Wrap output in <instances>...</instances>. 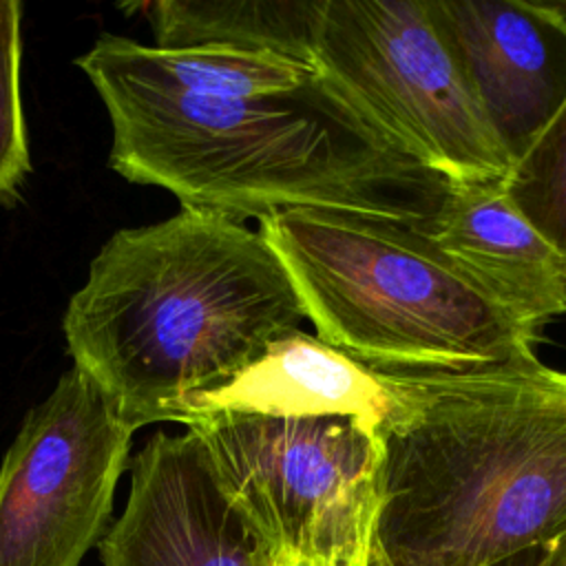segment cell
<instances>
[{"label": "cell", "instance_id": "52a82bcc", "mask_svg": "<svg viewBox=\"0 0 566 566\" xmlns=\"http://www.w3.org/2000/svg\"><path fill=\"white\" fill-rule=\"evenodd\" d=\"M135 431L71 365L0 462V566H80L113 524Z\"/></svg>", "mask_w": 566, "mask_h": 566}, {"label": "cell", "instance_id": "9c48e42d", "mask_svg": "<svg viewBox=\"0 0 566 566\" xmlns=\"http://www.w3.org/2000/svg\"><path fill=\"white\" fill-rule=\"evenodd\" d=\"M515 161L566 99L564 0H429Z\"/></svg>", "mask_w": 566, "mask_h": 566}, {"label": "cell", "instance_id": "8fae6325", "mask_svg": "<svg viewBox=\"0 0 566 566\" xmlns=\"http://www.w3.org/2000/svg\"><path fill=\"white\" fill-rule=\"evenodd\" d=\"M394 407V394L380 371L298 327L274 340L226 385L197 398L181 424L214 411L272 418L347 416L378 436Z\"/></svg>", "mask_w": 566, "mask_h": 566}, {"label": "cell", "instance_id": "5bb4252c", "mask_svg": "<svg viewBox=\"0 0 566 566\" xmlns=\"http://www.w3.org/2000/svg\"><path fill=\"white\" fill-rule=\"evenodd\" d=\"M22 4L0 2V199L13 197L31 170L22 113Z\"/></svg>", "mask_w": 566, "mask_h": 566}, {"label": "cell", "instance_id": "5b68a950", "mask_svg": "<svg viewBox=\"0 0 566 566\" xmlns=\"http://www.w3.org/2000/svg\"><path fill=\"white\" fill-rule=\"evenodd\" d=\"M312 64L396 150L447 184L509 175L511 155L429 0H323Z\"/></svg>", "mask_w": 566, "mask_h": 566}, {"label": "cell", "instance_id": "3957f363", "mask_svg": "<svg viewBox=\"0 0 566 566\" xmlns=\"http://www.w3.org/2000/svg\"><path fill=\"white\" fill-rule=\"evenodd\" d=\"M298 294L259 230L214 212L117 230L71 296L62 332L135 427L181 422L203 394L301 327Z\"/></svg>", "mask_w": 566, "mask_h": 566}, {"label": "cell", "instance_id": "7c38bea8", "mask_svg": "<svg viewBox=\"0 0 566 566\" xmlns=\"http://www.w3.org/2000/svg\"><path fill=\"white\" fill-rule=\"evenodd\" d=\"M321 4L323 0H155L124 11L146 18L159 49H228L312 64Z\"/></svg>", "mask_w": 566, "mask_h": 566}, {"label": "cell", "instance_id": "30bf717a", "mask_svg": "<svg viewBox=\"0 0 566 566\" xmlns=\"http://www.w3.org/2000/svg\"><path fill=\"white\" fill-rule=\"evenodd\" d=\"M424 232L528 332L566 314V259L511 203L502 181L449 184Z\"/></svg>", "mask_w": 566, "mask_h": 566}, {"label": "cell", "instance_id": "e0dca14e", "mask_svg": "<svg viewBox=\"0 0 566 566\" xmlns=\"http://www.w3.org/2000/svg\"><path fill=\"white\" fill-rule=\"evenodd\" d=\"M272 566H310V564L301 559H272Z\"/></svg>", "mask_w": 566, "mask_h": 566}, {"label": "cell", "instance_id": "277c9868", "mask_svg": "<svg viewBox=\"0 0 566 566\" xmlns=\"http://www.w3.org/2000/svg\"><path fill=\"white\" fill-rule=\"evenodd\" d=\"M259 234L316 336L376 371L533 358L537 334L413 226L340 210H281Z\"/></svg>", "mask_w": 566, "mask_h": 566}, {"label": "cell", "instance_id": "7a4b0ae2", "mask_svg": "<svg viewBox=\"0 0 566 566\" xmlns=\"http://www.w3.org/2000/svg\"><path fill=\"white\" fill-rule=\"evenodd\" d=\"M367 566H493L566 533V371L537 356L380 371Z\"/></svg>", "mask_w": 566, "mask_h": 566}, {"label": "cell", "instance_id": "ac0fdd59", "mask_svg": "<svg viewBox=\"0 0 566 566\" xmlns=\"http://www.w3.org/2000/svg\"><path fill=\"white\" fill-rule=\"evenodd\" d=\"M0 2H2V0H0Z\"/></svg>", "mask_w": 566, "mask_h": 566}, {"label": "cell", "instance_id": "4fadbf2b", "mask_svg": "<svg viewBox=\"0 0 566 566\" xmlns=\"http://www.w3.org/2000/svg\"><path fill=\"white\" fill-rule=\"evenodd\" d=\"M502 188L511 203L566 259V99L511 164Z\"/></svg>", "mask_w": 566, "mask_h": 566}, {"label": "cell", "instance_id": "6da1fadb", "mask_svg": "<svg viewBox=\"0 0 566 566\" xmlns=\"http://www.w3.org/2000/svg\"><path fill=\"white\" fill-rule=\"evenodd\" d=\"M113 128L111 168L181 208L234 221L340 210L427 230L449 184L374 130L318 75L301 93L239 99L159 77L142 42L102 33L77 60Z\"/></svg>", "mask_w": 566, "mask_h": 566}, {"label": "cell", "instance_id": "2e32d148", "mask_svg": "<svg viewBox=\"0 0 566 566\" xmlns=\"http://www.w3.org/2000/svg\"><path fill=\"white\" fill-rule=\"evenodd\" d=\"M544 551L546 548H528V551L517 553V555H513L509 559H502V562H497L493 566H539V562L544 557Z\"/></svg>", "mask_w": 566, "mask_h": 566}, {"label": "cell", "instance_id": "8992f818", "mask_svg": "<svg viewBox=\"0 0 566 566\" xmlns=\"http://www.w3.org/2000/svg\"><path fill=\"white\" fill-rule=\"evenodd\" d=\"M210 471L272 559L367 566L378 438L356 418L237 411L184 422Z\"/></svg>", "mask_w": 566, "mask_h": 566}, {"label": "cell", "instance_id": "ba28073f", "mask_svg": "<svg viewBox=\"0 0 566 566\" xmlns=\"http://www.w3.org/2000/svg\"><path fill=\"white\" fill-rule=\"evenodd\" d=\"M128 469L124 513L97 546L102 566H272L190 431L153 433Z\"/></svg>", "mask_w": 566, "mask_h": 566}, {"label": "cell", "instance_id": "9a60e30c", "mask_svg": "<svg viewBox=\"0 0 566 566\" xmlns=\"http://www.w3.org/2000/svg\"><path fill=\"white\" fill-rule=\"evenodd\" d=\"M539 566H566V533L546 546Z\"/></svg>", "mask_w": 566, "mask_h": 566}]
</instances>
